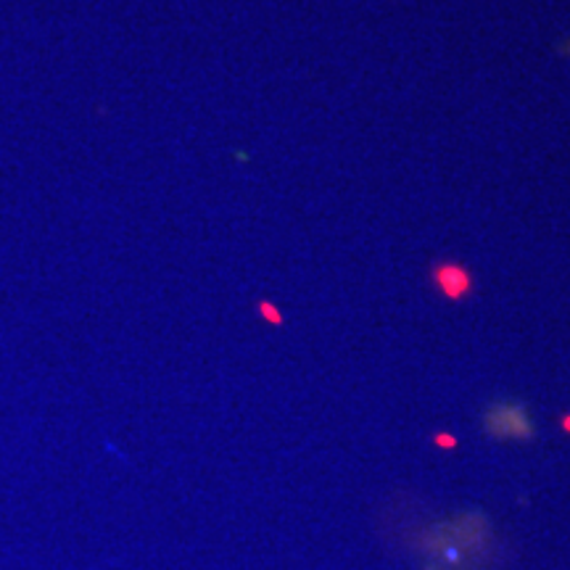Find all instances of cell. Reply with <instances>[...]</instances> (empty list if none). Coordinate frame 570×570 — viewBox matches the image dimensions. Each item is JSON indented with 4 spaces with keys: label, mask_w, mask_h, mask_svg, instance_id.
I'll list each match as a JSON object with an SVG mask.
<instances>
[{
    "label": "cell",
    "mask_w": 570,
    "mask_h": 570,
    "mask_svg": "<svg viewBox=\"0 0 570 570\" xmlns=\"http://www.w3.org/2000/svg\"><path fill=\"white\" fill-rule=\"evenodd\" d=\"M433 283L449 298H462L473 288V277L462 265H439L433 269Z\"/></svg>",
    "instance_id": "7a4b0ae2"
},
{
    "label": "cell",
    "mask_w": 570,
    "mask_h": 570,
    "mask_svg": "<svg viewBox=\"0 0 570 570\" xmlns=\"http://www.w3.org/2000/svg\"><path fill=\"white\" fill-rule=\"evenodd\" d=\"M262 315L273 320V323H283V317L277 315V312H275V306H269V304H262Z\"/></svg>",
    "instance_id": "3957f363"
},
{
    "label": "cell",
    "mask_w": 570,
    "mask_h": 570,
    "mask_svg": "<svg viewBox=\"0 0 570 570\" xmlns=\"http://www.w3.org/2000/svg\"><path fill=\"white\" fill-rule=\"evenodd\" d=\"M487 431L494 439H529V415L518 404H494L487 412Z\"/></svg>",
    "instance_id": "6da1fadb"
}]
</instances>
